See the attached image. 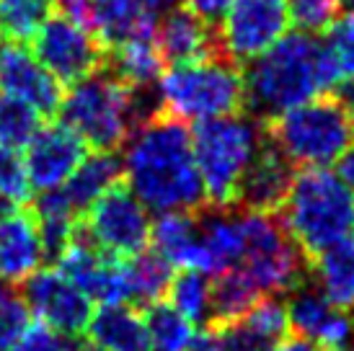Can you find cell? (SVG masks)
<instances>
[{"label":"cell","instance_id":"obj_23","mask_svg":"<svg viewBox=\"0 0 354 351\" xmlns=\"http://www.w3.org/2000/svg\"><path fill=\"white\" fill-rule=\"evenodd\" d=\"M308 261L318 292L339 310L354 312V238H342Z\"/></svg>","mask_w":354,"mask_h":351},{"label":"cell","instance_id":"obj_25","mask_svg":"<svg viewBox=\"0 0 354 351\" xmlns=\"http://www.w3.org/2000/svg\"><path fill=\"white\" fill-rule=\"evenodd\" d=\"M111 75L119 78L132 91H145L160 78L163 59L156 47L153 34L150 37H135V39L119 41L111 47Z\"/></svg>","mask_w":354,"mask_h":351},{"label":"cell","instance_id":"obj_36","mask_svg":"<svg viewBox=\"0 0 354 351\" xmlns=\"http://www.w3.org/2000/svg\"><path fill=\"white\" fill-rule=\"evenodd\" d=\"M29 325V307L16 292H10L6 282H0V351H8V346L19 333Z\"/></svg>","mask_w":354,"mask_h":351},{"label":"cell","instance_id":"obj_41","mask_svg":"<svg viewBox=\"0 0 354 351\" xmlns=\"http://www.w3.org/2000/svg\"><path fill=\"white\" fill-rule=\"evenodd\" d=\"M187 351H220V349H217L215 333H212V331H199Z\"/></svg>","mask_w":354,"mask_h":351},{"label":"cell","instance_id":"obj_1","mask_svg":"<svg viewBox=\"0 0 354 351\" xmlns=\"http://www.w3.org/2000/svg\"><path fill=\"white\" fill-rule=\"evenodd\" d=\"M122 171L132 194L160 215L197 212L205 202L189 129L158 108L127 137Z\"/></svg>","mask_w":354,"mask_h":351},{"label":"cell","instance_id":"obj_34","mask_svg":"<svg viewBox=\"0 0 354 351\" xmlns=\"http://www.w3.org/2000/svg\"><path fill=\"white\" fill-rule=\"evenodd\" d=\"M0 196L8 205H26L31 199L29 173L19 150L0 145Z\"/></svg>","mask_w":354,"mask_h":351},{"label":"cell","instance_id":"obj_20","mask_svg":"<svg viewBox=\"0 0 354 351\" xmlns=\"http://www.w3.org/2000/svg\"><path fill=\"white\" fill-rule=\"evenodd\" d=\"M153 39L160 52V59L168 65L194 62L217 55L215 39L209 37V23H205L189 8L168 10L160 26H156Z\"/></svg>","mask_w":354,"mask_h":351},{"label":"cell","instance_id":"obj_39","mask_svg":"<svg viewBox=\"0 0 354 351\" xmlns=\"http://www.w3.org/2000/svg\"><path fill=\"white\" fill-rule=\"evenodd\" d=\"M336 163H339V166H336L339 168V173L336 176H339L349 189H354V142L342 153V158H339Z\"/></svg>","mask_w":354,"mask_h":351},{"label":"cell","instance_id":"obj_42","mask_svg":"<svg viewBox=\"0 0 354 351\" xmlns=\"http://www.w3.org/2000/svg\"><path fill=\"white\" fill-rule=\"evenodd\" d=\"M145 3H148V8L160 10V8H174L178 0H145Z\"/></svg>","mask_w":354,"mask_h":351},{"label":"cell","instance_id":"obj_10","mask_svg":"<svg viewBox=\"0 0 354 351\" xmlns=\"http://www.w3.org/2000/svg\"><path fill=\"white\" fill-rule=\"evenodd\" d=\"M31 39L41 68L59 86H75L83 78L99 73L106 59V49L93 37V31L59 13L57 8L50 10V16L41 21Z\"/></svg>","mask_w":354,"mask_h":351},{"label":"cell","instance_id":"obj_3","mask_svg":"<svg viewBox=\"0 0 354 351\" xmlns=\"http://www.w3.org/2000/svg\"><path fill=\"white\" fill-rule=\"evenodd\" d=\"M352 189L326 168L292 176L279 205V222L308 258L339 243L352 230Z\"/></svg>","mask_w":354,"mask_h":351},{"label":"cell","instance_id":"obj_46","mask_svg":"<svg viewBox=\"0 0 354 351\" xmlns=\"http://www.w3.org/2000/svg\"><path fill=\"white\" fill-rule=\"evenodd\" d=\"M352 227H354V209H352Z\"/></svg>","mask_w":354,"mask_h":351},{"label":"cell","instance_id":"obj_40","mask_svg":"<svg viewBox=\"0 0 354 351\" xmlns=\"http://www.w3.org/2000/svg\"><path fill=\"white\" fill-rule=\"evenodd\" d=\"M277 351H326V349H321L318 343L308 341L303 336H292V339H285V341L279 343Z\"/></svg>","mask_w":354,"mask_h":351},{"label":"cell","instance_id":"obj_5","mask_svg":"<svg viewBox=\"0 0 354 351\" xmlns=\"http://www.w3.org/2000/svg\"><path fill=\"white\" fill-rule=\"evenodd\" d=\"M261 137L264 129L238 114L197 124L192 135V150L202 194L212 209H233L238 205L241 184L261 145Z\"/></svg>","mask_w":354,"mask_h":351},{"label":"cell","instance_id":"obj_31","mask_svg":"<svg viewBox=\"0 0 354 351\" xmlns=\"http://www.w3.org/2000/svg\"><path fill=\"white\" fill-rule=\"evenodd\" d=\"M50 10L52 0H0V39L29 41Z\"/></svg>","mask_w":354,"mask_h":351},{"label":"cell","instance_id":"obj_38","mask_svg":"<svg viewBox=\"0 0 354 351\" xmlns=\"http://www.w3.org/2000/svg\"><path fill=\"white\" fill-rule=\"evenodd\" d=\"M233 6V0H187V8L199 16L205 23H215L225 16V10Z\"/></svg>","mask_w":354,"mask_h":351},{"label":"cell","instance_id":"obj_9","mask_svg":"<svg viewBox=\"0 0 354 351\" xmlns=\"http://www.w3.org/2000/svg\"><path fill=\"white\" fill-rule=\"evenodd\" d=\"M86 238L111 258H135L150 245L148 207L127 184H114L86 209Z\"/></svg>","mask_w":354,"mask_h":351},{"label":"cell","instance_id":"obj_7","mask_svg":"<svg viewBox=\"0 0 354 351\" xmlns=\"http://www.w3.org/2000/svg\"><path fill=\"white\" fill-rule=\"evenodd\" d=\"M59 111L65 127L96 153H114L127 142L140 119H145L138 91L106 73H93L75 83L68 96H62Z\"/></svg>","mask_w":354,"mask_h":351},{"label":"cell","instance_id":"obj_14","mask_svg":"<svg viewBox=\"0 0 354 351\" xmlns=\"http://www.w3.org/2000/svg\"><path fill=\"white\" fill-rule=\"evenodd\" d=\"M86 142L65 124L39 127L26 145L24 166L29 173L31 189L52 191L68 181L86 160Z\"/></svg>","mask_w":354,"mask_h":351},{"label":"cell","instance_id":"obj_27","mask_svg":"<svg viewBox=\"0 0 354 351\" xmlns=\"http://www.w3.org/2000/svg\"><path fill=\"white\" fill-rule=\"evenodd\" d=\"M264 294L259 292L251 279L238 269H225L217 274V282L212 284V318L209 321L220 323L236 321L243 312H248Z\"/></svg>","mask_w":354,"mask_h":351},{"label":"cell","instance_id":"obj_33","mask_svg":"<svg viewBox=\"0 0 354 351\" xmlns=\"http://www.w3.org/2000/svg\"><path fill=\"white\" fill-rule=\"evenodd\" d=\"M326 52L331 55L342 78H354V6H346L326 29Z\"/></svg>","mask_w":354,"mask_h":351},{"label":"cell","instance_id":"obj_11","mask_svg":"<svg viewBox=\"0 0 354 351\" xmlns=\"http://www.w3.org/2000/svg\"><path fill=\"white\" fill-rule=\"evenodd\" d=\"M285 0H233L220 19L217 55L230 62H251L287 34Z\"/></svg>","mask_w":354,"mask_h":351},{"label":"cell","instance_id":"obj_8","mask_svg":"<svg viewBox=\"0 0 354 351\" xmlns=\"http://www.w3.org/2000/svg\"><path fill=\"white\" fill-rule=\"evenodd\" d=\"M241 254L233 269L243 272L261 294L290 292L303 282V251L269 212H241Z\"/></svg>","mask_w":354,"mask_h":351},{"label":"cell","instance_id":"obj_18","mask_svg":"<svg viewBox=\"0 0 354 351\" xmlns=\"http://www.w3.org/2000/svg\"><path fill=\"white\" fill-rule=\"evenodd\" d=\"M292 176H295L292 173V163L277 150V145L264 132L261 145L256 150L251 168H248L243 184H241V194H238L236 207L254 209V212L279 209L287 189H290Z\"/></svg>","mask_w":354,"mask_h":351},{"label":"cell","instance_id":"obj_22","mask_svg":"<svg viewBox=\"0 0 354 351\" xmlns=\"http://www.w3.org/2000/svg\"><path fill=\"white\" fill-rule=\"evenodd\" d=\"M91 343L101 351H148L145 312L132 305H101L88 323Z\"/></svg>","mask_w":354,"mask_h":351},{"label":"cell","instance_id":"obj_24","mask_svg":"<svg viewBox=\"0 0 354 351\" xmlns=\"http://www.w3.org/2000/svg\"><path fill=\"white\" fill-rule=\"evenodd\" d=\"M199 245L205 274L233 269L241 254V217L230 209H215L212 215L199 217Z\"/></svg>","mask_w":354,"mask_h":351},{"label":"cell","instance_id":"obj_29","mask_svg":"<svg viewBox=\"0 0 354 351\" xmlns=\"http://www.w3.org/2000/svg\"><path fill=\"white\" fill-rule=\"evenodd\" d=\"M166 297L168 305L194 325L212 318V284L207 279V274L178 269V274L171 276Z\"/></svg>","mask_w":354,"mask_h":351},{"label":"cell","instance_id":"obj_30","mask_svg":"<svg viewBox=\"0 0 354 351\" xmlns=\"http://www.w3.org/2000/svg\"><path fill=\"white\" fill-rule=\"evenodd\" d=\"M145 328H148V351H187L197 336L194 323H189L168 303L148 305Z\"/></svg>","mask_w":354,"mask_h":351},{"label":"cell","instance_id":"obj_16","mask_svg":"<svg viewBox=\"0 0 354 351\" xmlns=\"http://www.w3.org/2000/svg\"><path fill=\"white\" fill-rule=\"evenodd\" d=\"M287 310L279 300L261 297L236 321L212 328L220 351H277L287 336Z\"/></svg>","mask_w":354,"mask_h":351},{"label":"cell","instance_id":"obj_15","mask_svg":"<svg viewBox=\"0 0 354 351\" xmlns=\"http://www.w3.org/2000/svg\"><path fill=\"white\" fill-rule=\"evenodd\" d=\"M0 93L26 101L41 117L57 114L62 104V86L21 41L0 39Z\"/></svg>","mask_w":354,"mask_h":351},{"label":"cell","instance_id":"obj_12","mask_svg":"<svg viewBox=\"0 0 354 351\" xmlns=\"http://www.w3.org/2000/svg\"><path fill=\"white\" fill-rule=\"evenodd\" d=\"M26 307L52 331L75 339L91 323V297L57 269H39L26 279Z\"/></svg>","mask_w":354,"mask_h":351},{"label":"cell","instance_id":"obj_2","mask_svg":"<svg viewBox=\"0 0 354 351\" xmlns=\"http://www.w3.org/2000/svg\"><path fill=\"white\" fill-rule=\"evenodd\" d=\"M339 80L342 75L324 44L310 39V34L295 31L251 59L243 88L248 108L269 122L321 91L336 88Z\"/></svg>","mask_w":354,"mask_h":351},{"label":"cell","instance_id":"obj_17","mask_svg":"<svg viewBox=\"0 0 354 351\" xmlns=\"http://www.w3.org/2000/svg\"><path fill=\"white\" fill-rule=\"evenodd\" d=\"M44 240L31 209L0 215V282L24 284L44 263Z\"/></svg>","mask_w":354,"mask_h":351},{"label":"cell","instance_id":"obj_19","mask_svg":"<svg viewBox=\"0 0 354 351\" xmlns=\"http://www.w3.org/2000/svg\"><path fill=\"white\" fill-rule=\"evenodd\" d=\"M153 13L145 0H86V26L104 49L156 34Z\"/></svg>","mask_w":354,"mask_h":351},{"label":"cell","instance_id":"obj_43","mask_svg":"<svg viewBox=\"0 0 354 351\" xmlns=\"http://www.w3.org/2000/svg\"><path fill=\"white\" fill-rule=\"evenodd\" d=\"M6 212H8V202L0 196V215H6Z\"/></svg>","mask_w":354,"mask_h":351},{"label":"cell","instance_id":"obj_45","mask_svg":"<svg viewBox=\"0 0 354 351\" xmlns=\"http://www.w3.org/2000/svg\"><path fill=\"white\" fill-rule=\"evenodd\" d=\"M80 351H101V349H96V346H91V349H80Z\"/></svg>","mask_w":354,"mask_h":351},{"label":"cell","instance_id":"obj_13","mask_svg":"<svg viewBox=\"0 0 354 351\" xmlns=\"http://www.w3.org/2000/svg\"><path fill=\"white\" fill-rule=\"evenodd\" d=\"M287 323L308 341L318 343L326 351H344L354 336L352 312L339 310L324 294L318 292L315 284L300 282L290 290V303L285 305Z\"/></svg>","mask_w":354,"mask_h":351},{"label":"cell","instance_id":"obj_28","mask_svg":"<svg viewBox=\"0 0 354 351\" xmlns=\"http://www.w3.org/2000/svg\"><path fill=\"white\" fill-rule=\"evenodd\" d=\"M124 269H127V292L129 303L140 305H156L160 297L166 294L174 269L168 266L156 251H142L135 258H124Z\"/></svg>","mask_w":354,"mask_h":351},{"label":"cell","instance_id":"obj_32","mask_svg":"<svg viewBox=\"0 0 354 351\" xmlns=\"http://www.w3.org/2000/svg\"><path fill=\"white\" fill-rule=\"evenodd\" d=\"M41 114L37 108L16 96L0 93V145L21 150L39 132Z\"/></svg>","mask_w":354,"mask_h":351},{"label":"cell","instance_id":"obj_26","mask_svg":"<svg viewBox=\"0 0 354 351\" xmlns=\"http://www.w3.org/2000/svg\"><path fill=\"white\" fill-rule=\"evenodd\" d=\"M122 176V163L114 153H96L86 155V160L78 166V171L70 176L65 184L59 186V191L65 194L75 212L88 209L104 191H109L114 184H119Z\"/></svg>","mask_w":354,"mask_h":351},{"label":"cell","instance_id":"obj_21","mask_svg":"<svg viewBox=\"0 0 354 351\" xmlns=\"http://www.w3.org/2000/svg\"><path fill=\"white\" fill-rule=\"evenodd\" d=\"M150 243H153V251L171 269L202 272L197 215H192V212H163L150 227Z\"/></svg>","mask_w":354,"mask_h":351},{"label":"cell","instance_id":"obj_4","mask_svg":"<svg viewBox=\"0 0 354 351\" xmlns=\"http://www.w3.org/2000/svg\"><path fill=\"white\" fill-rule=\"evenodd\" d=\"M246 104L243 75L223 55L171 65L158 78V111L178 122H209L238 114Z\"/></svg>","mask_w":354,"mask_h":351},{"label":"cell","instance_id":"obj_35","mask_svg":"<svg viewBox=\"0 0 354 351\" xmlns=\"http://www.w3.org/2000/svg\"><path fill=\"white\" fill-rule=\"evenodd\" d=\"M285 6L290 23H295L297 31L315 34L331 26V21L339 16L342 0H287Z\"/></svg>","mask_w":354,"mask_h":351},{"label":"cell","instance_id":"obj_47","mask_svg":"<svg viewBox=\"0 0 354 351\" xmlns=\"http://www.w3.org/2000/svg\"><path fill=\"white\" fill-rule=\"evenodd\" d=\"M352 122H354V111H352Z\"/></svg>","mask_w":354,"mask_h":351},{"label":"cell","instance_id":"obj_37","mask_svg":"<svg viewBox=\"0 0 354 351\" xmlns=\"http://www.w3.org/2000/svg\"><path fill=\"white\" fill-rule=\"evenodd\" d=\"M8 351H75V346L68 341V336L52 331L50 325L34 323L19 333V339L10 343Z\"/></svg>","mask_w":354,"mask_h":351},{"label":"cell","instance_id":"obj_6","mask_svg":"<svg viewBox=\"0 0 354 351\" xmlns=\"http://www.w3.org/2000/svg\"><path fill=\"white\" fill-rule=\"evenodd\" d=\"M264 132L292 166L326 168L352 145L354 122L339 98L326 96L308 98L269 119Z\"/></svg>","mask_w":354,"mask_h":351},{"label":"cell","instance_id":"obj_44","mask_svg":"<svg viewBox=\"0 0 354 351\" xmlns=\"http://www.w3.org/2000/svg\"><path fill=\"white\" fill-rule=\"evenodd\" d=\"M344 351H354V336H352V341H349V346H346Z\"/></svg>","mask_w":354,"mask_h":351}]
</instances>
